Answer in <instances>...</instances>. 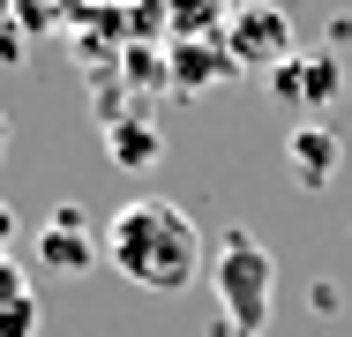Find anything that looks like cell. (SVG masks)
<instances>
[{"label": "cell", "mask_w": 352, "mask_h": 337, "mask_svg": "<svg viewBox=\"0 0 352 337\" xmlns=\"http://www.w3.org/2000/svg\"><path fill=\"white\" fill-rule=\"evenodd\" d=\"M105 263L142 292H188L203 277V225L165 195H128L105 217Z\"/></svg>", "instance_id": "1"}, {"label": "cell", "mask_w": 352, "mask_h": 337, "mask_svg": "<svg viewBox=\"0 0 352 337\" xmlns=\"http://www.w3.org/2000/svg\"><path fill=\"white\" fill-rule=\"evenodd\" d=\"M210 292H217V307H225V330L232 337H263L270 292H278V255L255 232H225L210 248Z\"/></svg>", "instance_id": "2"}, {"label": "cell", "mask_w": 352, "mask_h": 337, "mask_svg": "<svg viewBox=\"0 0 352 337\" xmlns=\"http://www.w3.org/2000/svg\"><path fill=\"white\" fill-rule=\"evenodd\" d=\"M270 90L315 120V113H322V105L345 90V75H338V61H330V53H292L285 67H270Z\"/></svg>", "instance_id": "3"}, {"label": "cell", "mask_w": 352, "mask_h": 337, "mask_svg": "<svg viewBox=\"0 0 352 337\" xmlns=\"http://www.w3.org/2000/svg\"><path fill=\"white\" fill-rule=\"evenodd\" d=\"M232 61H248V67H285L292 61V23H285L278 8H240L232 15Z\"/></svg>", "instance_id": "4"}, {"label": "cell", "mask_w": 352, "mask_h": 337, "mask_svg": "<svg viewBox=\"0 0 352 337\" xmlns=\"http://www.w3.org/2000/svg\"><path fill=\"white\" fill-rule=\"evenodd\" d=\"M105 255V240H90V225H82V210H53L45 217V232H38V263L45 270H60V277H82V270Z\"/></svg>", "instance_id": "5"}, {"label": "cell", "mask_w": 352, "mask_h": 337, "mask_svg": "<svg viewBox=\"0 0 352 337\" xmlns=\"http://www.w3.org/2000/svg\"><path fill=\"white\" fill-rule=\"evenodd\" d=\"M292 173H300V188H322L338 173V135L322 128V120H300L292 128Z\"/></svg>", "instance_id": "6"}, {"label": "cell", "mask_w": 352, "mask_h": 337, "mask_svg": "<svg viewBox=\"0 0 352 337\" xmlns=\"http://www.w3.org/2000/svg\"><path fill=\"white\" fill-rule=\"evenodd\" d=\"M113 157H120V165H150V157H157V135H150V128H120V120H113Z\"/></svg>", "instance_id": "7"}, {"label": "cell", "mask_w": 352, "mask_h": 337, "mask_svg": "<svg viewBox=\"0 0 352 337\" xmlns=\"http://www.w3.org/2000/svg\"><path fill=\"white\" fill-rule=\"evenodd\" d=\"M0 337H38V300H0Z\"/></svg>", "instance_id": "8"}, {"label": "cell", "mask_w": 352, "mask_h": 337, "mask_svg": "<svg viewBox=\"0 0 352 337\" xmlns=\"http://www.w3.org/2000/svg\"><path fill=\"white\" fill-rule=\"evenodd\" d=\"M0 300H38V292H30V277H23V263H15V255H0Z\"/></svg>", "instance_id": "9"}, {"label": "cell", "mask_w": 352, "mask_h": 337, "mask_svg": "<svg viewBox=\"0 0 352 337\" xmlns=\"http://www.w3.org/2000/svg\"><path fill=\"white\" fill-rule=\"evenodd\" d=\"M8 240H15V210L0 202V255H8Z\"/></svg>", "instance_id": "10"}, {"label": "cell", "mask_w": 352, "mask_h": 337, "mask_svg": "<svg viewBox=\"0 0 352 337\" xmlns=\"http://www.w3.org/2000/svg\"><path fill=\"white\" fill-rule=\"evenodd\" d=\"M8 53H15V30H0V67H15V61H8Z\"/></svg>", "instance_id": "11"}, {"label": "cell", "mask_w": 352, "mask_h": 337, "mask_svg": "<svg viewBox=\"0 0 352 337\" xmlns=\"http://www.w3.org/2000/svg\"><path fill=\"white\" fill-rule=\"evenodd\" d=\"M0 150H8V120H0Z\"/></svg>", "instance_id": "12"}]
</instances>
